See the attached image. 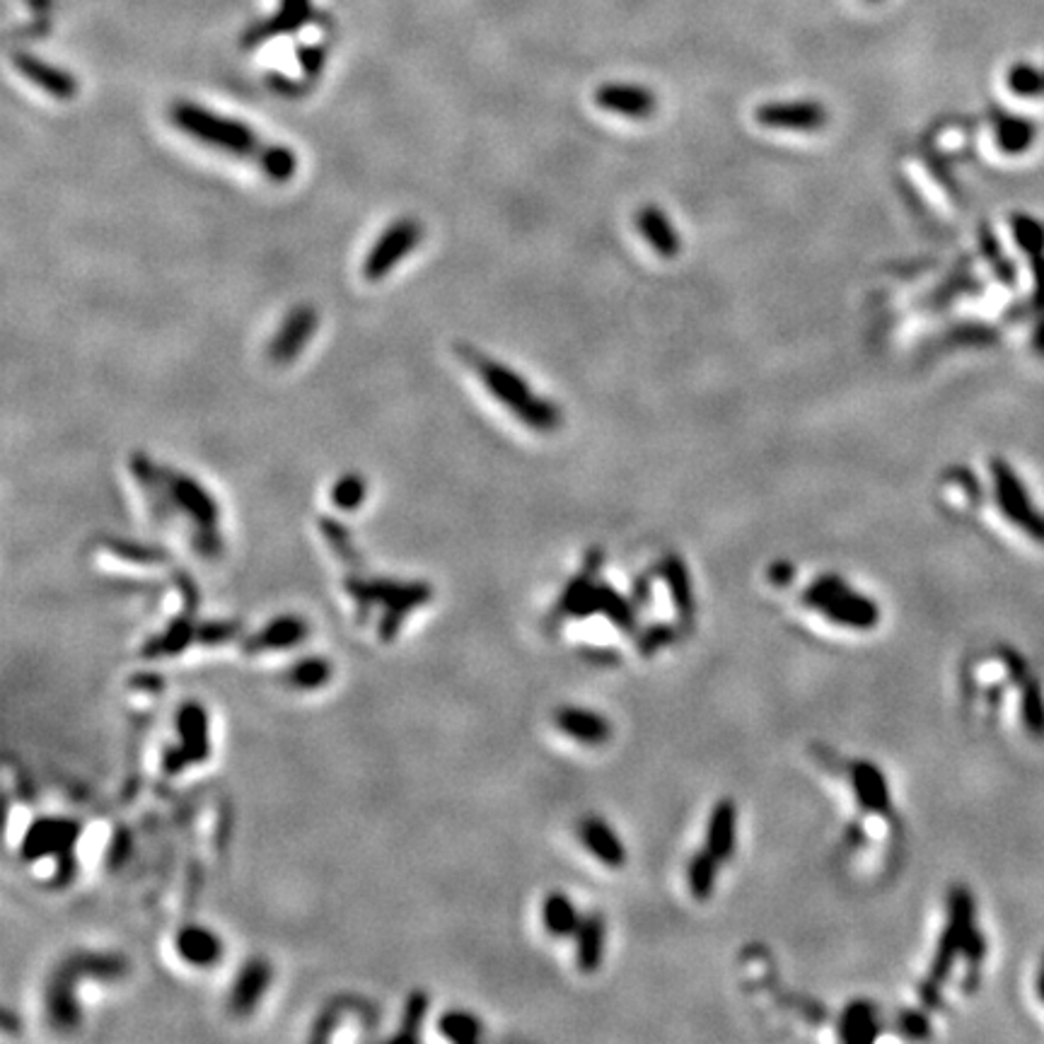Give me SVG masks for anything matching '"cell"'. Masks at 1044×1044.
<instances>
[{"label": "cell", "mask_w": 1044, "mask_h": 1044, "mask_svg": "<svg viewBox=\"0 0 1044 1044\" xmlns=\"http://www.w3.org/2000/svg\"><path fill=\"white\" fill-rule=\"evenodd\" d=\"M972 928H975V905H972V895L965 888H955L950 892V919H948L946 931H943L940 936L938 950L934 957V967L931 972H928V979L921 989L924 1004L928 1006L936 1004L940 984L950 975L955 957L965 953V943L972 934Z\"/></svg>", "instance_id": "277c9868"}, {"label": "cell", "mask_w": 1044, "mask_h": 1044, "mask_svg": "<svg viewBox=\"0 0 1044 1044\" xmlns=\"http://www.w3.org/2000/svg\"><path fill=\"white\" fill-rule=\"evenodd\" d=\"M992 469H994V481H996V500L1001 510H1004V515H1008V520L1013 525L1023 527L1030 537L1044 545V515H1040L1033 508V504H1030V496L1023 489L1021 479L1015 477L1013 469L1001 460H996Z\"/></svg>", "instance_id": "9c48e42d"}, {"label": "cell", "mask_w": 1044, "mask_h": 1044, "mask_svg": "<svg viewBox=\"0 0 1044 1044\" xmlns=\"http://www.w3.org/2000/svg\"><path fill=\"white\" fill-rule=\"evenodd\" d=\"M438 1033L457 1044H475L481 1040V1023L467 1011H448L438 1018Z\"/></svg>", "instance_id": "83f0119b"}, {"label": "cell", "mask_w": 1044, "mask_h": 1044, "mask_svg": "<svg viewBox=\"0 0 1044 1044\" xmlns=\"http://www.w3.org/2000/svg\"><path fill=\"white\" fill-rule=\"evenodd\" d=\"M314 329H318V310L310 305L297 308L293 314L285 318L276 339L271 341L269 359L279 365L291 363L295 355L303 351L305 343L312 339Z\"/></svg>", "instance_id": "5bb4252c"}, {"label": "cell", "mask_w": 1044, "mask_h": 1044, "mask_svg": "<svg viewBox=\"0 0 1044 1044\" xmlns=\"http://www.w3.org/2000/svg\"><path fill=\"white\" fill-rule=\"evenodd\" d=\"M320 530H322V535L326 537L329 547H332V549L336 552L339 559H343V564L359 566L361 556H359V552H355L353 541H351V533L347 530V527L339 525V523L332 520V518H320Z\"/></svg>", "instance_id": "d590c367"}, {"label": "cell", "mask_w": 1044, "mask_h": 1044, "mask_svg": "<svg viewBox=\"0 0 1044 1044\" xmlns=\"http://www.w3.org/2000/svg\"><path fill=\"white\" fill-rule=\"evenodd\" d=\"M580 839L588 851L599 858V861L617 868L626 861V851L622 839L612 832L609 825L599 818H588L580 825Z\"/></svg>", "instance_id": "44dd1931"}, {"label": "cell", "mask_w": 1044, "mask_h": 1044, "mask_svg": "<svg viewBox=\"0 0 1044 1044\" xmlns=\"http://www.w3.org/2000/svg\"><path fill=\"white\" fill-rule=\"evenodd\" d=\"M578 950H576V960L583 972H595L603 963L605 955V921L597 914H591V917L580 919L578 926Z\"/></svg>", "instance_id": "cb8c5ba5"}, {"label": "cell", "mask_w": 1044, "mask_h": 1044, "mask_svg": "<svg viewBox=\"0 0 1044 1044\" xmlns=\"http://www.w3.org/2000/svg\"><path fill=\"white\" fill-rule=\"evenodd\" d=\"M735 827H738V810L731 803V800H721V803L713 808L709 829H706V849L719 858V861H728L733 856L735 849Z\"/></svg>", "instance_id": "7402d4cb"}, {"label": "cell", "mask_w": 1044, "mask_h": 1044, "mask_svg": "<svg viewBox=\"0 0 1044 1044\" xmlns=\"http://www.w3.org/2000/svg\"><path fill=\"white\" fill-rule=\"evenodd\" d=\"M851 779H853L858 803H861L866 810L885 812L890 808L888 783H885L882 771L876 764L856 762L851 769Z\"/></svg>", "instance_id": "603a6c76"}, {"label": "cell", "mask_w": 1044, "mask_h": 1044, "mask_svg": "<svg viewBox=\"0 0 1044 1044\" xmlns=\"http://www.w3.org/2000/svg\"><path fill=\"white\" fill-rule=\"evenodd\" d=\"M365 494H368L365 479L361 475H353V471H351V475L339 477L336 484L332 486V504L343 513L359 510L363 506Z\"/></svg>", "instance_id": "d6a6232c"}, {"label": "cell", "mask_w": 1044, "mask_h": 1044, "mask_svg": "<svg viewBox=\"0 0 1044 1044\" xmlns=\"http://www.w3.org/2000/svg\"><path fill=\"white\" fill-rule=\"evenodd\" d=\"M457 353L477 370V375L486 382V388L491 390L498 402H504L515 417L523 419L535 431H554L559 426V409L549 404L547 399L535 397L527 388V382L520 375H515L513 370L486 359V355H479L477 351H471V347H457Z\"/></svg>", "instance_id": "6da1fadb"}, {"label": "cell", "mask_w": 1044, "mask_h": 1044, "mask_svg": "<svg viewBox=\"0 0 1044 1044\" xmlns=\"http://www.w3.org/2000/svg\"><path fill=\"white\" fill-rule=\"evenodd\" d=\"M719 858L713 856L709 849L699 851L692 861L690 868H686V882H690V892L694 899H709L713 892V885H716L719 876Z\"/></svg>", "instance_id": "4316f807"}, {"label": "cell", "mask_w": 1044, "mask_h": 1044, "mask_svg": "<svg viewBox=\"0 0 1044 1044\" xmlns=\"http://www.w3.org/2000/svg\"><path fill=\"white\" fill-rule=\"evenodd\" d=\"M876 1035H878V1023H876L874 1006L866 1004V1001L851 1004L841 1018L839 1037L851 1044H866V1042H874Z\"/></svg>", "instance_id": "d4e9b609"}, {"label": "cell", "mask_w": 1044, "mask_h": 1044, "mask_svg": "<svg viewBox=\"0 0 1044 1044\" xmlns=\"http://www.w3.org/2000/svg\"><path fill=\"white\" fill-rule=\"evenodd\" d=\"M1035 140V128L1027 121L1021 119H1011V117H1001L998 121V146L1006 153H1021L1030 148V143Z\"/></svg>", "instance_id": "e575fe53"}, {"label": "cell", "mask_w": 1044, "mask_h": 1044, "mask_svg": "<svg viewBox=\"0 0 1044 1044\" xmlns=\"http://www.w3.org/2000/svg\"><path fill=\"white\" fill-rule=\"evenodd\" d=\"M285 677H289L291 686H295V690L314 692L332 680V663L324 661L322 655H312L305 657V661H297Z\"/></svg>", "instance_id": "f1b7e54d"}, {"label": "cell", "mask_w": 1044, "mask_h": 1044, "mask_svg": "<svg viewBox=\"0 0 1044 1044\" xmlns=\"http://www.w3.org/2000/svg\"><path fill=\"white\" fill-rule=\"evenodd\" d=\"M347 591L359 599L361 605H373L382 603L388 605V614L382 619V641H392L399 628V619L409 614L411 609H417L426 605L431 599V585L428 583H394V580H359L351 578L347 583Z\"/></svg>", "instance_id": "5b68a950"}, {"label": "cell", "mask_w": 1044, "mask_h": 1044, "mask_svg": "<svg viewBox=\"0 0 1044 1044\" xmlns=\"http://www.w3.org/2000/svg\"><path fill=\"white\" fill-rule=\"evenodd\" d=\"M1037 986H1040V994H1042V998H1044V975L1040 977V982H1037Z\"/></svg>", "instance_id": "f6af8a7d"}, {"label": "cell", "mask_w": 1044, "mask_h": 1044, "mask_svg": "<svg viewBox=\"0 0 1044 1044\" xmlns=\"http://www.w3.org/2000/svg\"><path fill=\"white\" fill-rule=\"evenodd\" d=\"M541 917H545L547 931L556 938H568L578 931L580 919L574 902L562 892H554L545 899V907H541Z\"/></svg>", "instance_id": "484cf974"}, {"label": "cell", "mask_w": 1044, "mask_h": 1044, "mask_svg": "<svg viewBox=\"0 0 1044 1044\" xmlns=\"http://www.w3.org/2000/svg\"><path fill=\"white\" fill-rule=\"evenodd\" d=\"M163 484H165V494L172 500V506H177L184 515L196 523L198 533H211L216 530L218 525V504L211 498V494L204 489L196 479L182 475V471H163Z\"/></svg>", "instance_id": "30bf717a"}, {"label": "cell", "mask_w": 1044, "mask_h": 1044, "mask_svg": "<svg viewBox=\"0 0 1044 1044\" xmlns=\"http://www.w3.org/2000/svg\"><path fill=\"white\" fill-rule=\"evenodd\" d=\"M308 634L310 624L303 617H297V614H281V617L271 619L254 636L245 638V653L295 648L308 638Z\"/></svg>", "instance_id": "9a60e30c"}, {"label": "cell", "mask_w": 1044, "mask_h": 1044, "mask_svg": "<svg viewBox=\"0 0 1044 1044\" xmlns=\"http://www.w3.org/2000/svg\"><path fill=\"white\" fill-rule=\"evenodd\" d=\"M16 68L27 80L56 99H70L78 92V80L74 76L66 74L59 66L35 59L30 53H16Z\"/></svg>", "instance_id": "2e32d148"}, {"label": "cell", "mask_w": 1044, "mask_h": 1044, "mask_svg": "<svg viewBox=\"0 0 1044 1044\" xmlns=\"http://www.w3.org/2000/svg\"><path fill=\"white\" fill-rule=\"evenodd\" d=\"M554 723L559 731H564L568 738L583 742V745H603V742H607L612 735V728L603 716H597V713L593 711L576 709V706H564L556 711Z\"/></svg>", "instance_id": "e0dca14e"}, {"label": "cell", "mask_w": 1044, "mask_h": 1044, "mask_svg": "<svg viewBox=\"0 0 1044 1044\" xmlns=\"http://www.w3.org/2000/svg\"><path fill=\"white\" fill-rule=\"evenodd\" d=\"M240 624L233 622H213V624H202L196 628V638L204 643H223L227 638H233Z\"/></svg>", "instance_id": "b9f144b4"}, {"label": "cell", "mask_w": 1044, "mask_h": 1044, "mask_svg": "<svg viewBox=\"0 0 1044 1044\" xmlns=\"http://www.w3.org/2000/svg\"><path fill=\"white\" fill-rule=\"evenodd\" d=\"M256 157H260V165L266 172L269 179L289 182L295 175L297 160H295V153L291 148L269 146V148H262Z\"/></svg>", "instance_id": "836d02e7"}, {"label": "cell", "mask_w": 1044, "mask_h": 1044, "mask_svg": "<svg viewBox=\"0 0 1044 1044\" xmlns=\"http://www.w3.org/2000/svg\"><path fill=\"white\" fill-rule=\"evenodd\" d=\"M175 728L179 735V745L169 748L163 757V767L169 777H177L192 764H202L211 754V738H208V711L189 702L179 706L175 716Z\"/></svg>", "instance_id": "52a82bcc"}, {"label": "cell", "mask_w": 1044, "mask_h": 1044, "mask_svg": "<svg viewBox=\"0 0 1044 1044\" xmlns=\"http://www.w3.org/2000/svg\"><path fill=\"white\" fill-rule=\"evenodd\" d=\"M423 231L417 221L404 218L390 225L388 231L382 233V237L375 242V247L370 250L368 260L363 264V276L368 281H380L382 276H388L392 266L404 260V256L419 245Z\"/></svg>", "instance_id": "8fae6325"}, {"label": "cell", "mask_w": 1044, "mask_h": 1044, "mask_svg": "<svg viewBox=\"0 0 1044 1044\" xmlns=\"http://www.w3.org/2000/svg\"><path fill=\"white\" fill-rule=\"evenodd\" d=\"M1008 88L1021 97L1044 95V74L1030 64H1015L1008 74Z\"/></svg>", "instance_id": "8d00e7d4"}, {"label": "cell", "mask_w": 1044, "mask_h": 1044, "mask_svg": "<svg viewBox=\"0 0 1044 1044\" xmlns=\"http://www.w3.org/2000/svg\"><path fill=\"white\" fill-rule=\"evenodd\" d=\"M599 612L607 614L612 624H617L622 628H632L634 626V609L626 603L622 595L614 593L607 585H599Z\"/></svg>", "instance_id": "ab89813d"}, {"label": "cell", "mask_w": 1044, "mask_h": 1044, "mask_svg": "<svg viewBox=\"0 0 1044 1044\" xmlns=\"http://www.w3.org/2000/svg\"><path fill=\"white\" fill-rule=\"evenodd\" d=\"M670 636H672V634H670V628H665V626H653L648 634H643V638H641V651H643V653H651V651H655V648H661L665 641H670Z\"/></svg>", "instance_id": "ee69618b"}, {"label": "cell", "mask_w": 1044, "mask_h": 1044, "mask_svg": "<svg viewBox=\"0 0 1044 1044\" xmlns=\"http://www.w3.org/2000/svg\"><path fill=\"white\" fill-rule=\"evenodd\" d=\"M899 1027H902V1033L909 1035V1037H926L928 1035V1021H926V1015H921L919 1011L902 1013V1018H899Z\"/></svg>", "instance_id": "7bdbcfd3"}, {"label": "cell", "mask_w": 1044, "mask_h": 1044, "mask_svg": "<svg viewBox=\"0 0 1044 1044\" xmlns=\"http://www.w3.org/2000/svg\"><path fill=\"white\" fill-rule=\"evenodd\" d=\"M80 837V822L70 818H39L30 825L20 843V856L25 861H39V858L56 856L64 861V856L74 851Z\"/></svg>", "instance_id": "ba28073f"}, {"label": "cell", "mask_w": 1044, "mask_h": 1044, "mask_svg": "<svg viewBox=\"0 0 1044 1044\" xmlns=\"http://www.w3.org/2000/svg\"><path fill=\"white\" fill-rule=\"evenodd\" d=\"M665 578H667L672 603H675L677 612L682 614V617H690L694 599H692V585H690V576H686L684 564L680 559H670L665 566Z\"/></svg>", "instance_id": "1f68e13d"}, {"label": "cell", "mask_w": 1044, "mask_h": 1044, "mask_svg": "<svg viewBox=\"0 0 1044 1044\" xmlns=\"http://www.w3.org/2000/svg\"><path fill=\"white\" fill-rule=\"evenodd\" d=\"M1023 721L1035 738L1044 735V696L1037 682H1027L1023 692Z\"/></svg>", "instance_id": "74e56055"}, {"label": "cell", "mask_w": 1044, "mask_h": 1044, "mask_svg": "<svg viewBox=\"0 0 1044 1044\" xmlns=\"http://www.w3.org/2000/svg\"><path fill=\"white\" fill-rule=\"evenodd\" d=\"M426 1013H428V996L423 992H413L404 1004V1018H402V1025H399L397 1040H417Z\"/></svg>", "instance_id": "f35d334b"}, {"label": "cell", "mask_w": 1044, "mask_h": 1044, "mask_svg": "<svg viewBox=\"0 0 1044 1044\" xmlns=\"http://www.w3.org/2000/svg\"><path fill=\"white\" fill-rule=\"evenodd\" d=\"M562 609L574 617H588L599 612V585H593L588 578H578L566 591L562 599Z\"/></svg>", "instance_id": "4dcf8cb0"}, {"label": "cell", "mask_w": 1044, "mask_h": 1044, "mask_svg": "<svg viewBox=\"0 0 1044 1044\" xmlns=\"http://www.w3.org/2000/svg\"><path fill=\"white\" fill-rule=\"evenodd\" d=\"M757 121L774 128H820L827 121V111L818 103L764 105L757 111Z\"/></svg>", "instance_id": "ac0fdd59"}, {"label": "cell", "mask_w": 1044, "mask_h": 1044, "mask_svg": "<svg viewBox=\"0 0 1044 1044\" xmlns=\"http://www.w3.org/2000/svg\"><path fill=\"white\" fill-rule=\"evenodd\" d=\"M312 16V3L310 0H281V10L269 22L254 27V30L247 35L245 45L256 47L262 41L283 35V32H295L300 25H305L308 18Z\"/></svg>", "instance_id": "ffe728a7"}, {"label": "cell", "mask_w": 1044, "mask_h": 1044, "mask_svg": "<svg viewBox=\"0 0 1044 1044\" xmlns=\"http://www.w3.org/2000/svg\"><path fill=\"white\" fill-rule=\"evenodd\" d=\"M107 547L114 554H119V556H124V559L136 562V564H157L160 559H165L163 549L148 547V545H136V541H126V539H109Z\"/></svg>", "instance_id": "60d3db41"}, {"label": "cell", "mask_w": 1044, "mask_h": 1044, "mask_svg": "<svg viewBox=\"0 0 1044 1044\" xmlns=\"http://www.w3.org/2000/svg\"><path fill=\"white\" fill-rule=\"evenodd\" d=\"M172 121L192 138L204 140L208 146H216L227 153L250 155L262 150L260 138H256L250 126L237 119H225L221 114L208 111L192 103H179L172 107Z\"/></svg>", "instance_id": "3957f363"}, {"label": "cell", "mask_w": 1044, "mask_h": 1044, "mask_svg": "<svg viewBox=\"0 0 1044 1044\" xmlns=\"http://www.w3.org/2000/svg\"><path fill=\"white\" fill-rule=\"evenodd\" d=\"M806 605L822 612L829 622L851 628H874L880 619L874 599L849 591L839 578H820L806 593Z\"/></svg>", "instance_id": "8992f818"}, {"label": "cell", "mask_w": 1044, "mask_h": 1044, "mask_svg": "<svg viewBox=\"0 0 1044 1044\" xmlns=\"http://www.w3.org/2000/svg\"><path fill=\"white\" fill-rule=\"evenodd\" d=\"M638 223H641L643 235L648 237V242L657 252L665 254V256L675 254V250L680 247V242H677L675 233H672V227H670V223L665 221V216L661 211L646 208L638 216Z\"/></svg>", "instance_id": "f546056e"}, {"label": "cell", "mask_w": 1044, "mask_h": 1044, "mask_svg": "<svg viewBox=\"0 0 1044 1044\" xmlns=\"http://www.w3.org/2000/svg\"><path fill=\"white\" fill-rule=\"evenodd\" d=\"M175 953L184 965L194 969H211L223 960L225 943L216 931H211L208 926L189 924L177 931Z\"/></svg>", "instance_id": "4fadbf2b"}, {"label": "cell", "mask_w": 1044, "mask_h": 1044, "mask_svg": "<svg viewBox=\"0 0 1044 1044\" xmlns=\"http://www.w3.org/2000/svg\"><path fill=\"white\" fill-rule=\"evenodd\" d=\"M597 105L609 111L626 114L632 119H643L655 109V97L651 90L638 88V85H605L597 90Z\"/></svg>", "instance_id": "d6986e66"}, {"label": "cell", "mask_w": 1044, "mask_h": 1044, "mask_svg": "<svg viewBox=\"0 0 1044 1044\" xmlns=\"http://www.w3.org/2000/svg\"><path fill=\"white\" fill-rule=\"evenodd\" d=\"M128 972V960L119 953H78L66 960L49 982L47 1011L56 1030H70L80 1023L74 989L82 977L119 979Z\"/></svg>", "instance_id": "7a4b0ae2"}, {"label": "cell", "mask_w": 1044, "mask_h": 1044, "mask_svg": "<svg viewBox=\"0 0 1044 1044\" xmlns=\"http://www.w3.org/2000/svg\"><path fill=\"white\" fill-rule=\"evenodd\" d=\"M271 982H274V967L266 957H250V960L240 967L235 975L231 992H227V1011L235 1018H247L262 1004L264 994L269 992Z\"/></svg>", "instance_id": "7c38bea8"}]
</instances>
